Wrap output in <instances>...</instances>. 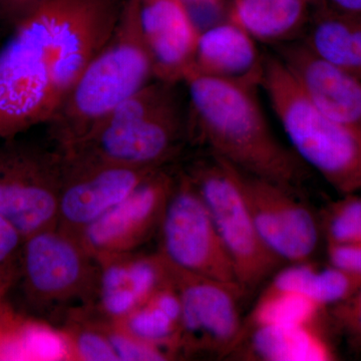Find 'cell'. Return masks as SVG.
<instances>
[{
    "instance_id": "3",
    "label": "cell",
    "mask_w": 361,
    "mask_h": 361,
    "mask_svg": "<svg viewBox=\"0 0 361 361\" xmlns=\"http://www.w3.org/2000/svg\"><path fill=\"white\" fill-rule=\"evenodd\" d=\"M154 78L140 21V0H125L115 30L47 123L54 148L84 139L118 104Z\"/></svg>"
},
{
    "instance_id": "14",
    "label": "cell",
    "mask_w": 361,
    "mask_h": 361,
    "mask_svg": "<svg viewBox=\"0 0 361 361\" xmlns=\"http://www.w3.org/2000/svg\"><path fill=\"white\" fill-rule=\"evenodd\" d=\"M140 21L155 80L183 82L200 35L184 0H140Z\"/></svg>"
},
{
    "instance_id": "31",
    "label": "cell",
    "mask_w": 361,
    "mask_h": 361,
    "mask_svg": "<svg viewBox=\"0 0 361 361\" xmlns=\"http://www.w3.org/2000/svg\"><path fill=\"white\" fill-rule=\"evenodd\" d=\"M322 2L341 13L361 16V0H322Z\"/></svg>"
},
{
    "instance_id": "29",
    "label": "cell",
    "mask_w": 361,
    "mask_h": 361,
    "mask_svg": "<svg viewBox=\"0 0 361 361\" xmlns=\"http://www.w3.org/2000/svg\"><path fill=\"white\" fill-rule=\"evenodd\" d=\"M47 0H0V23L13 30Z\"/></svg>"
},
{
    "instance_id": "26",
    "label": "cell",
    "mask_w": 361,
    "mask_h": 361,
    "mask_svg": "<svg viewBox=\"0 0 361 361\" xmlns=\"http://www.w3.org/2000/svg\"><path fill=\"white\" fill-rule=\"evenodd\" d=\"M96 322L104 336L110 341L114 350L120 361H156L175 360V356L160 346L153 345L148 342L141 341L123 329L118 323L111 322L97 312L92 307Z\"/></svg>"
},
{
    "instance_id": "10",
    "label": "cell",
    "mask_w": 361,
    "mask_h": 361,
    "mask_svg": "<svg viewBox=\"0 0 361 361\" xmlns=\"http://www.w3.org/2000/svg\"><path fill=\"white\" fill-rule=\"evenodd\" d=\"M168 265L182 306L180 355H232L243 339L239 299L246 289Z\"/></svg>"
},
{
    "instance_id": "4",
    "label": "cell",
    "mask_w": 361,
    "mask_h": 361,
    "mask_svg": "<svg viewBox=\"0 0 361 361\" xmlns=\"http://www.w3.org/2000/svg\"><path fill=\"white\" fill-rule=\"evenodd\" d=\"M177 85L152 80L114 109L84 139L59 149L125 167H167L190 135L189 116Z\"/></svg>"
},
{
    "instance_id": "2",
    "label": "cell",
    "mask_w": 361,
    "mask_h": 361,
    "mask_svg": "<svg viewBox=\"0 0 361 361\" xmlns=\"http://www.w3.org/2000/svg\"><path fill=\"white\" fill-rule=\"evenodd\" d=\"M189 127L211 154L247 174L297 192L303 163L273 135L256 97L257 85L211 77L191 70L184 80Z\"/></svg>"
},
{
    "instance_id": "11",
    "label": "cell",
    "mask_w": 361,
    "mask_h": 361,
    "mask_svg": "<svg viewBox=\"0 0 361 361\" xmlns=\"http://www.w3.org/2000/svg\"><path fill=\"white\" fill-rule=\"evenodd\" d=\"M61 156L58 228L73 236L125 200L152 173L71 151Z\"/></svg>"
},
{
    "instance_id": "7",
    "label": "cell",
    "mask_w": 361,
    "mask_h": 361,
    "mask_svg": "<svg viewBox=\"0 0 361 361\" xmlns=\"http://www.w3.org/2000/svg\"><path fill=\"white\" fill-rule=\"evenodd\" d=\"M208 209L226 250L231 258L237 280L243 288H253L282 264L264 245L243 190L238 170L211 154L187 171Z\"/></svg>"
},
{
    "instance_id": "32",
    "label": "cell",
    "mask_w": 361,
    "mask_h": 361,
    "mask_svg": "<svg viewBox=\"0 0 361 361\" xmlns=\"http://www.w3.org/2000/svg\"><path fill=\"white\" fill-rule=\"evenodd\" d=\"M222 0H184L188 8H207V7H217Z\"/></svg>"
},
{
    "instance_id": "8",
    "label": "cell",
    "mask_w": 361,
    "mask_h": 361,
    "mask_svg": "<svg viewBox=\"0 0 361 361\" xmlns=\"http://www.w3.org/2000/svg\"><path fill=\"white\" fill-rule=\"evenodd\" d=\"M18 137L0 146V214L27 238L58 226L61 156Z\"/></svg>"
},
{
    "instance_id": "17",
    "label": "cell",
    "mask_w": 361,
    "mask_h": 361,
    "mask_svg": "<svg viewBox=\"0 0 361 361\" xmlns=\"http://www.w3.org/2000/svg\"><path fill=\"white\" fill-rule=\"evenodd\" d=\"M303 44L318 58L361 80V16L320 2L310 16Z\"/></svg>"
},
{
    "instance_id": "36",
    "label": "cell",
    "mask_w": 361,
    "mask_h": 361,
    "mask_svg": "<svg viewBox=\"0 0 361 361\" xmlns=\"http://www.w3.org/2000/svg\"><path fill=\"white\" fill-rule=\"evenodd\" d=\"M1 300H2V299H0V301H1ZM4 300H6V299H4Z\"/></svg>"
},
{
    "instance_id": "9",
    "label": "cell",
    "mask_w": 361,
    "mask_h": 361,
    "mask_svg": "<svg viewBox=\"0 0 361 361\" xmlns=\"http://www.w3.org/2000/svg\"><path fill=\"white\" fill-rule=\"evenodd\" d=\"M158 235L159 253L169 264L200 276L239 284L208 209L185 171L176 174Z\"/></svg>"
},
{
    "instance_id": "33",
    "label": "cell",
    "mask_w": 361,
    "mask_h": 361,
    "mask_svg": "<svg viewBox=\"0 0 361 361\" xmlns=\"http://www.w3.org/2000/svg\"><path fill=\"white\" fill-rule=\"evenodd\" d=\"M308 2H310V4H318L322 2V0H307Z\"/></svg>"
},
{
    "instance_id": "18",
    "label": "cell",
    "mask_w": 361,
    "mask_h": 361,
    "mask_svg": "<svg viewBox=\"0 0 361 361\" xmlns=\"http://www.w3.org/2000/svg\"><path fill=\"white\" fill-rule=\"evenodd\" d=\"M310 6L307 0H232L229 21L255 42H283L307 26Z\"/></svg>"
},
{
    "instance_id": "23",
    "label": "cell",
    "mask_w": 361,
    "mask_h": 361,
    "mask_svg": "<svg viewBox=\"0 0 361 361\" xmlns=\"http://www.w3.org/2000/svg\"><path fill=\"white\" fill-rule=\"evenodd\" d=\"M127 255L104 259L99 262L101 275L94 308L111 322L122 320L140 306L128 273Z\"/></svg>"
},
{
    "instance_id": "13",
    "label": "cell",
    "mask_w": 361,
    "mask_h": 361,
    "mask_svg": "<svg viewBox=\"0 0 361 361\" xmlns=\"http://www.w3.org/2000/svg\"><path fill=\"white\" fill-rule=\"evenodd\" d=\"M175 180L176 174L167 167L152 173L128 198L80 235L87 253L99 263L134 253L158 234Z\"/></svg>"
},
{
    "instance_id": "6",
    "label": "cell",
    "mask_w": 361,
    "mask_h": 361,
    "mask_svg": "<svg viewBox=\"0 0 361 361\" xmlns=\"http://www.w3.org/2000/svg\"><path fill=\"white\" fill-rule=\"evenodd\" d=\"M101 268L80 239L58 226L25 238L20 281L26 305L37 314L63 315L96 305Z\"/></svg>"
},
{
    "instance_id": "22",
    "label": "cell",
    "mask_w": 361,
    "mask_h": 361,
    "mask_svg": "<svg viewBox=\"0 0 361 361\" xmlns=\"http://www.w3.org/2000/svg\"><path fill=\"white\" fill-rule=\"evenodd\" d=\"M324 308L310 297L296 292L267 288L259 297L249 317L250 326H295L316 324Z\"/></svg>"
},
{
    "instance_id": "21",
    "label": "cell",
    "mask_w": 361,
    "mask_h": 361,
    "mask_svg": "<svg viewBox=\"0 0 361 361\" xmlns=\"http://www.w3.org/2000/svg\"><path fill=\"white\" fill-rule=\"evenodd\" d=\"M180 315L179 294L171 281L147 302L115 322L137 338L167 349L176 358L180 355Z\"/></svg>"
},
{
    "instance_id": "24",
    "label": "cell",
    "mask_w": 361,
    "mask_h": 361,
    "mask_svg": "<svg viewBox=\"0 0 361 361\" xmlns=\"http://www.w3.org/2000/svg\"><path fill=\"white\" fill-rule=\"evenodd\" d=\"M323 231L327 245H348L360 243L361 230V198L345 195L332 204L323 216Z\"/></svg>"
},
{
    "instance_id": "25",
    "label": "cell",
    "mask_w": 361,
    "mask_h": 361,
    "mask_svg": "<svg viewBox=\"0 0 361 361\" xmlns=\"http://www.w3.org/2000/svg\"><path fill=\"white\" fill-rule=\"evenodd\" d=\"M360 286V275L331 264L325 268L316 266L308 296L325 308L348 300Z\"/></svg>"
},
{
    "instance_id": "15",
    "label": "cell",
    "mask_w": 361,
    "mask_h": 361,
    "mask_svg": "<svg viewBox=\"0 0 361 361\" xmlns=\"http://www.w3.org/2000/svg\"><path fill=\"white\" fill-rule=\"evenodd\" d=\"M280 59L316 108L361 130L360 78L318 58L303 42L283 47Z\"/></svg>"
},
{
    "instance_id": "30",
    "label": "cell",
    "mask_w": 361,
    "mask_h": 361,
    "mask_svg": "<svg viewBox=\"0 0 361 361\" xmlns=\"http://www.w3.org/2000/svg\"><path fill=\"white\" fill-rule=\"evenodd\" d=\"M330 264L361 276V243L327 245Z\"/></svg>"
},
{
    "instance_id": "19",
    "label": "cell",
    "mask_w": 361,
    "mask_h": 361,
    "mask_svg": "<svg viewBox=\"0 0 361 361\" xmlns=\"http://www.w3.org/2000/svg\"><path fill=\"white\" fill-rule=\"evenodd\" d=\"M245 341L248 360L327 361L334 356L316 324L251 327L244 332L241 343Z\"/></svg>"
},
{
    "instance_id": "12",
    "label": "cell",
    "mask_w": 361,
    "mask_h": 361,
    "mask_svg": "<svg viewBox=\"0 0 361 361\" xmlns=\"http://www.w3.org/2000/svg\"><path fill=\"white\" fill-rule=\"evenodd\" d=\"M238 175L256 229L268 250L289 264L310 261L319 244L320 225L297 192L240 170Z\"/></svg>"
},
{
    "instance_id": "28",
    "label": "cell",
    "mask_w": 361,
    "mask_h": 361,
    "mask_svg": "<svg viewBox=\"0 0 361 361\" xmlns=\"http://www.w3.org/2000/svg\"><path fill=\"white\" fill-rule=\"evenodd\" d=\"M334 317L351 339L361 344V286L350 298L336 305Z\"/></svg>"
},
{
    "instance_id": "34",
    "label": "cell",
    "mask_w": 361,
    "mask_h": 361,
    "mask_svg": "<svg viewBox=\"0 0 361 361\" xmlns=\"http://www.w3.org/2000/svg\"><path fill=\"white\" fill-rule=\"evenodd\" d=\"M360 243H361V230H360ZM358 244V243H357Z\"/></svg>"
},
{
    "instance_id": "27",
    "label": "cell",
    "mask_w": 361,
    "mask_h": 361,
    "mask_svg": "<svg viewBox=\"0 0 361 361\" xmlns=\"http://www.w3.org/2000/svg\"><path fill=\"white\" fill-rule=\"evenodd\" d=\"M25 237L7 218L0 214V299L20 281L21 260Z\"/></svg>"
},
{
    "instance_id": "5",
    "label": "cell",
    "mask_w": 361,
    "mask_h": 361,
    "mask_svg": "<svg viewBox=\"0 0 361 361\" xmlns=\"http://www.w3.org/2000/svg\"><path fill=\"white\" fill-rule=\"evenodd\" d=\"M260 85L302 163L344 196L360 191L361 130L316 108L280 59H263Z\"/></svg>"
},
{
    "instance_id": "1",
    "label": "cell",
    "mask_w": 361,
    "mask_h": 361,
    "mask_svg": "<svg viewBox=\"0 0 361 361\" xmlns=\"http://www.w3.org/2000/svg\"><path fill=\"white\" fill-rule=\"evenodd\" d=\"M125 0H47L0 49V139L47 125L115 30Z\"/></svg>"
},
{
    "instance_id": "16",
    "label": "cell",
    "mask_w": 361,
    "mask_h": 361,
    "mask_svg": "<svg viewBox=\"0 0 361 361\" xmlns=\"http://www.w3.org/2000/svg\"><path fill=\"white\" fill-rule=\"evenodd\" d=\"M262 68L255 40L231 21L209 26L200 32L192 70L258 85Z\"/></svg>"
},
{
    "instance_id": "35",
    "label": "cell",
    "mask_w": 361,
    "mask_h": 361,
    "mask_svg": "<svg viewBox=\"0 0 361 361\" xmlns=\"http://www.w3.org/2000/svg\"><path fill=\"white\" fill-rule=\"evenodd\" d=\"M2 301H4V300H1V301H0V303H1V302H2Z\"/></svg>"
},
{
    "instance_id": "20",
    "label": "cell",
    "mask_w": 361,
    "mask_h": 361,
    "mask_svg": "<svg viewBox=\"0 0 361 361\" xmlns=\"http://www.w3.org/2000/svg\"><path fill=\"white\" fill-rule=\"evenodd\" d=\"M0 360H68L61 330L13 307L0 316Z\"/></svg>"
}]
</instances>
